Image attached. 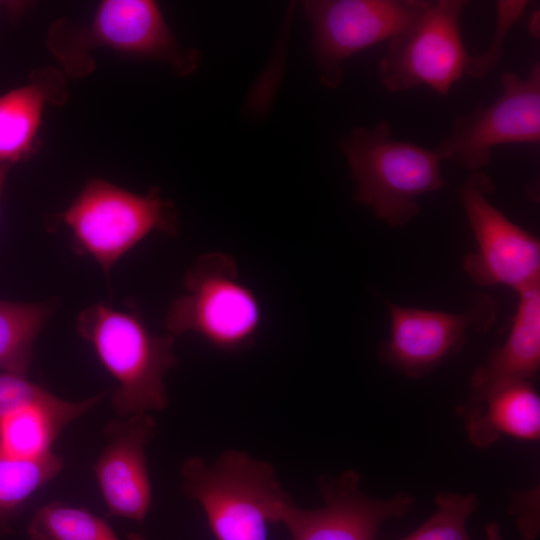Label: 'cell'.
Here are the masks:
<instances>
[{
    "label": "cell",
    "mask_w": 540,
    "mask_h": 540,
    "mask_svg": "<svg viewBox=\"0 0 540 540\" xmlns=\"http://www.w3.org/2000/svg\"><path fill=\"white\" fill-rule=\"evenodd\" d=\"M528 3L527 0H499L496 2L494 37L485 51L470 55L465 76L482 78L493 70L501 58L508 32L521 17Z\"/></svg>",
    "instance_id": "obj_21"
},
{
    "label": "cell",
    "mask_w": 540,
    "mask_h": 540,
    "mask_svg": "<svg viewBox=\"0 0 540 540\" xmlns=\"http://www.w3.org/2000/svg\"><path fill=\"white\" fill-rule=\"evenodd\" d=\"M66 97L65 78L53 68L35 71L26 84L0 96V165L35 152L46 105L62 104Z\"/></svg>",
    "instance_id": "obj_15"
},
{
    "label": "cell",
    "mask_w": 540,
    "mask_h": 540,
    "mask_svg": "<svg viewBox=\"0 0 540 540\" xmlns=\"http://www.w3.org/2000/svg\"><path fill=\"white\" fill-rule=\"evenodd\" d=\"M10 168H11V165H8V164L0 165V200H1L4 183H5V180H6V177Z\"/></svg>",
    "instance_id": "obj_26"
},
{
    "label": "cell",
    "mask_w": 540,
    "mask_h": 540,
    "mask_svg": "<svg viewBox=\"0 0 540 540\" xmlns=\"http://www.w3.org/2000/svg\"><path fill=\"white\" fill-rule=\"evenodd\" d=\"M539 22V10L533 11L529 17L528 29L529 32L536 38H539L540 34Z\"/></svg>",
    "instance_id": "obj_25"
},
{
    "label": "cell",
    "mask_w": 540,
    "mask_h": 540,
    "mask_svg": "<svg viewBox=\"0 0 540 540\" xmlns=\"http://www.w3.org/2000/svg\"><path fill=\"white\" fill-rule=\"evenodd\" d=\"M502 91L491 104H478L455 117L448 135L433 149L441 160L478 171L491 161L492 149L502 144L540 142V63L520 77L501 76Z\"/></svg>",
    "instance_id": "obj_10"
},
{
    "label": "cell",
    "mask_w": 540,
    "mask_h": 540,
    "mask_svg": "<svg viewBox=\"0 0 540 540\" xmlns=\"http://www.w3.org/2000/svg\"><path fill=\"white\" fill-rule=\"evenodd\" d=\"M76 330L118 382L111 402L120 417L167 408L164 377L177 364L173 335H155L137 311L123 312L103 303L81 311Z\"/></svg>",
    "instance_id": "obj_3"
},
{
    "label": "cell",
    "mask_w": 540,
    "mask_h": 540,
    "mask_svg": "<svg viewBox=\"0 0 540 540\" xmlns=\"http://www.w3.org/2000/svg\"><path fill=\"white\" fill-rule=\"evenodd\" d=\"M437 510L421 526L399 540H471L466 522L477 506L474 494L441 492L435 496Z\"/></svg>",
    "instance_id": "obj_20"
},
{
    "label": "cell",
    "mask_w": 540,
    "mask_h": 540,
    "mask_svg": "<svg viewBox=\"0 0 540 540\" xmlns=\"http://www.w3.org/2000/svg\"><path fill=\"white\" fill-rule=\"evenodd\" d=\"M58 301L37 303L0 300V369L25 375L33 359L34 342Z\"/></svg>",
    "instance_id": "obj_17"
},
{
    "label": "cell",
    "mask_w": 540,
    "mask_h": 540,
    "mask_svg": "<svg viewBox=\"0 0 540 540\" xmlns=\"http://www.w3.org/2000/svg\"><path fill=\"white\" fill-rule=\"evenodd\" d=\"M64 466L54 451L37 458H24L0 448V529L41 487L53 480Z\"/></svg>",
    "instance_id": "obj_18"
},
{
    "label": "cell",
    "mask_w": 540,
    "mask_h": 540,
    "mask_svg": "<svg viewBox=\"0 0 540 540\" xmlns=\"http://www.w3.org/2000/svg\"><path fill=\"white\" fill-rule=\"evenodd\" d=\"M468 1H432L407 30L390 40L377 65L382 86L390 93L427 86L446 96L466 74L470 53L463 42L460 18Z\"/></svg>",
    "instance_id": "obj_7"
},
{
    "label": "cell",
    "mask_w": 540,
    "mask_h": 540,
    "mask_svg": "<svg viewBox=\"0 0 540 540\" xmlns=\"http://www.w3.org/2000/svg\"><path fill=\"white\" fill-rule=\"evenodd\" d=\"M494 192L492 179L480 170L459 189L477 243L464 259V271L478 286L503 285L518 293L540 284V242L490 202Z\"/></svg>",
    "instance_id": "obj_9"
},
{
    "label": "cell",
    "mask_w": 540,
    "mask_h": 540,
    "mask_svg": "<svg viewBox=\"0 0 540 540\" xmlns=\"http://www.w3.org/2000/svg\"><path fill=\"white\" fill-rule=\"evenodd\" d=\"M27 533L31 540H119L105 519L63 502L39 507Z\"/></svg>",
    "instance_id": "obj_19"
},
{
    "label": "cell",
    "mask_w": 540,
    "mask_h": 540,
    "mask_svg": "<svg viewBox=\"0 0 540 540\" xmlns=\"http://www.w3.org/2000/svg\"><path fill=\"white\" fill-rule=\"evenodd\" d=\"M63 400L25 375H0V417L28 406H55Z\"/></svg>",
    "instance_id": "obj_22"
},
{
    "label": "cell",
    "mask_w": 540,
    "mask_h": 540,
    "mask_svg": "<svg viewBox=\"0 0 540 540\" xmlns=\"http://www.w3.org/2000/svg\"><path fill=\"white\" fill-rule=\"evenodd\" d=\"M318 483L323 507L302 509L291 500L282 508L280 522L292 540H377L384 521L403 517L415 504L404 492L388 499L365 494L354 470L321 475Z\"/></svg>",
    "instance_id": "obj_12"
},
{
    "label": "cell",
    "mask_w": 540,
    "mask_h": 540,
    "mask_svg": "<svg viewBox=\"0 0 540 540\" xmlns=\"http://www.w3.org/2000/svg\"><path fill=\"white\" fill-rule=\"evenodd\" d=\"M386 305L390 333L379 347V357L385 364L412 378L426 376L459 352L470 329L486 331L496 316V303L482 295L461 313L405 307L390 302Z\"/></svg>",
    "instance_id": "obj_11"
},
{
    "label": "cell",
    "mask_w": 540,
    "mask_h": 540,
    "mask_svg": "<svg viewBox=\"0 0 540 540\" xmlns=\"http://www.w3.org/2000/svg\"><path fill=\"white\" fill-rule=\"evenodd\" d=\"M539 497V486L512 496L510 513L524 540H535L539 534Z\"/></svg>",
    "instance_id": "obj_23"
},
{
    "label": "cell",
    "mask_w": 540,
    "mask_h": 540,
    "mask_svg": "<svg viewBox=\"0 0 540 540\" xmlns=\"http://www.w3.org/2000/svg\"><path fill=\"white\" fill-rule=\"evenodd\" d=\"M75 249L88 254L109 278L115 263L147 235L178 230L173 204L158 188L136 194L102 179L89 181L59 214Z\"/></svg>",
    "instance_id": "obj_6"
},
{
    "label": "cell",
    "mask_w": 540,
    "mask_h": 540,
    "mask_svg": "<svg viewBox=\"0 0 540 540\" xmlns=\"http://www.w3.org/2000/svg\"><path fill=\"white\" fill-rule=\"evenodd\" d=\"M127 540H147L142 534L130 531L126 535Z\"/></svg>",
    "instance_id": "obj_27"
},
{
    "label": "cell",
    "mask_w": 540,
    "mask_h": 540,
    "mask_svg": "<svg viewBox=\"0 0 540 540\" xmlns=\"http://www.w3.org/2000/svg\"><path fill=\"white\" fill-rule=\"evenodd\" d=\"M340 147L356 182L353 200L391 227L408 225L421 211L419 198L444 185L437 153L394 138L387 120L354 127Z\"/></svg>",
    "instance_id": "obj_1"
},
{
    "label": "cell",
    "mask_w": 540,
    "mask_h": 540,
    "mask_svg": "<svg viewBox=\"0 0 540 540\" xmlns=\"http://www.w3.org/2000/svg\"><path fill=\"white\" fill-rule=\"evenodd\" d=\"M431 3L426 0L305 1L303 9L312 26V52L320 82L328 88H337L348 58L404 32Z\"/></svg>",
    "instance_id": "obj_8"
},
{
    "label": "cell",
    "mask_w": 540,
    "mask_h": 540,
    "mask_svg": "<svg viewBox=\"0 0 540 540\" xmlns=\"http://www.w3.org/2000/svg\"><path fill=\"white\" fill-rule=\"evenodd\" d=\"M46 42L64 72L73 78L94 69L89 52L96 48L163 61L180 76L192 74L200 63L197 50L179 44L159 6L150 0L102 1L89 25L74 28L59 21L51 27Z\"/></svg>",
    "instance_id": "obj_4"
},
{
    "label": "cell",
    "mask_w": 540,
    "mask_h": 540,
    "mask_svg": "<svg viewBox=\"0 0 540 540\" xmlns=\"http://www.w3.org/2000/svg\"><path fill=\"white\" fill-rule=\"evenodd\" d=\"M519 300L505 343L479 366L470 381L463 406L479 403L505 385L532 381L540 367V284L518 292Z\"/></svg>",
    "instance_id": "obj_14"
},
{
    "label": "cell",
    "mask_w": 540,
    "mask_h": 540,
    "mask_svg": "<svg viewBox=\"0 0 540 540\" xmlns=\"http://www.w3.org/2000/svg\"><path fill=\"white\" fill-rule=\"evenodd\" d=\"M106 445L93 465V473L108 509L107 516L143 524L152 505L145 448L157 432L149 414L111 420L104 428Z\"/></svg>",
    "instance_id": "obj_13"
},
{
    "label": "cell",
    "mask_w": 540,
    "mask_h": 540,
    "mask_svg": "<svg viewBox=\"0 0 540 540\" xmlns=\"http://www.w3.org/2000/svg\"><path fill=\"white\" fill-rule=\"evenodd\" d=\"M460 409L468 439L477 448L490 447L503 436L526 441L540 438V398L532 381L505 385Z\"/></svg>",
    "instance_id": "obj_16"
},
{
    "label": "cell",
    "mask_w": 540,
    "mask_h": 540,
    "mask_svg": "<svg viewBox=\"0 0 540 540\" xmlns=\"http://www.w3.org/2000/svg\"><path fill=\"white\" fill-rule=\"evenodd\" d=\"M183 287L185 292L172 301L165 317L169 334L193 333L224 352L253 345L262 325V307L240 279L230 254H202L185 273Z\"/></svg>",
    "instance_id": "obj_5"
},
{
    "label": "cell",
    "mask_w": 540,
    "mask_h": 540,
    "mask_svg": "<svg viewBox=\"0 0 540 540\" xmlns=\"http://www.w3.org/2000/svg\"><path fill=\"white\" fill-rule=\"evenodd\" d=\"M486 540H503L500 527L496 522L489 523L485 528Z\"/></svg>",
    "instance_id": "obj_24"
},
{
    "label": "cell",
    "mask_w": 540,
    "mask_h": 540,
    "mask_svg": "<svg viewBox=\"0 0 540 540\" xmlns=\"http://www.w3.org/2000/svg\"><path fill=\"white\" fill-rule=\"evenodd\" d=\"M180 475L182 493L201 505L216 540H268L267 526L292 500L273 465L244 451L226 450L212 463L190 457Z\"/></svg>",
    "instance_id": "obj_2"
}]
</instances>
